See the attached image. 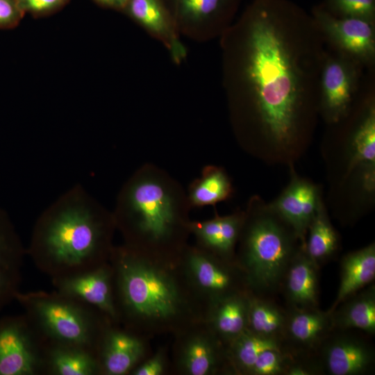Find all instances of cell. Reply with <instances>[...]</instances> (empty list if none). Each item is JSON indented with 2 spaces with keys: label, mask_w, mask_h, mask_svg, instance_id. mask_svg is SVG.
<instances>
[{
  "label": "cell",
  "mask_w": 375,
  "mask_h": 375,
  "mask_svg": "<svg viewBox=\"0 0 375 375\" xmlns=\"http://www.w3.org/2000/svg\"><path fill=\"white\" fill-rule=\"evenodd\" d=\"M222 84L242 140L288 147L319 110L326 43L310 12L290 0H253L219 38Z\"/></svg>",
  "instance_id": "6da1fadb"
},
{
  "label": "cell",
  "mask_w": 375,
  "mask_h": 375,
  "mask_svg": "<svg viewBox=\"0 0 375 375\" xmlns=\"http://www.w3.org/2000/svg\"><path fill=\"white\" fill-rule=\"evenodd\" d=\"M109 262L122 326L149 338L175 335L203 322L206 307L190 285L180 256H151L122 244L114 246Z\"/></svg>",
  "instance_id": "7a4b0ae2"
},
{
  "label": "cell",
  "mask_w": 375,
  "mask_h": 375,
  "mask_svg": "<svg viewBox=\"0 0 375 375\" xmlns=\"http://www.w3.org/2000/svg\"><path fill=\"white\" fill-rule=\"evenodd\" d=\"M116 230L112 211L76 185L38 217L26 254L51 280L69 277L109 261Z\"/></svg>",
  "instance_id": "3957f363"
},
{
  "label": "cell",
  "mask_w": 375,
  "mask_h": 375,
  "mask_svg": "<svg viewBox=\"0 0 375 375\" xmlns=\"http://www.w3.org/2000/svg\"><path fill=\"white\" fill-rule=\"evenodd\" d=\"M191 209L182 185L147 162L123 184L112 212L123 244L146 254L177 258L188 244Z\"/></svg>",
  "instance_id": "277c9868"
},
{
  "label": "cell",
  "mask_w": 375,
  "mask_h": 375,
  "mask_svg": "<svg viewBox=\"0 0 375 375\" xmlns=\"http://www.w3.org/2000/svg\"><path fill=\"white\" fill-rule=\"evenodd\" d=\"M244 213L235 260L252 292L276 297L287 267L301 244L297 245L299 239L290 226L269 209L265 212L259 208L256 201Z\"/></svg>",
  "instance_id": "5b68a950"
},
{
  "label": "cell",
  "mask_w": 375,
  "mask_h": 375,
  "mask_svg": "<svg viewBox=\"0 0 375 375\" xmlns=\"http://www.w3.org/2000/svg\"><path fill=\"white\" fill-rule=\"evenodd\" d=\"M46 344L77 346L97 355L108 317L85 303L56 290L19 292L15 298Z\"/></svg>",
  "instance_id": "8992f818"
},
{
  "label": "cell",
  "mask_w": 375,
  "mask_h": 375,
  "mask_svg": "<svg viewBox=\"0 0 375 375\" xmlns=\"http://www.w3.org/2000/svg\"><path fill=\"white\" fill-rule=\"evenodd\" d=\"M180 261L190 285L206 308L223 297L251 291L236 260L224 259L188 244Z\"/></svg>",
  "instance_id": "52a82bcc"
},
{
  "label": "cell",
  "mask_w": 375,
  "mask_h": 375,
  "mask_svg": "<svg viewBox=\"0 0 375 375\" xmlns=\"http://www.w3.org/2000/svg\"><path fill=\"white\" fill-rule=\"evenodd\" d=\"M327 46V45H326ZM360 63L327 46L319 81V111L330 123L350 113L365 80Z\"/></svg>",
  "instance_id": "ba28073f"
},
{
  "label": "cell",
  "mask_w": 375,
  "mask_h": 375,
  "mask_svg": "<svg viewBox=\"0 0 375 375\" xmlns=\"http://www.w3.org/2000/svg\"><path fill=\"white\" fill-rule=\"evenodd\" d=\"M45 349L24 313L0 317V375H44Z\"/></svg>",
  "instance_id": "9c48e42d"
},
{
  "label": "cell",
  "mask_w": 375,
  "mask_h": 375,
  "mask_svg": "<svg viewBox=\"0 0 375 375\" xmlns=\"http://www.w3.org/2000/svg\"><path fill=\"white\" fill-rule=\"evenodd\" d=\"M176 30L198 42L219 38L233 24L242 0H162Z\"/></svg>",
  "instance_id": "30bf717a"
},
{
  "label": "cell",
  "mask_w": 375,
  "mask_h": 375,
  "mask_svg": "<svg viewBox=\"0 0 375 375\" xmlns=\"http://www.w3.org/2000/svg\"><path fill=\"white\" fill-rule=\"evenodd\" d=\"M372 336L356 329L333 328L315 358L321 375H367L374 372Z\"/></svg>",
  "instance_id": "8fae6325"
},
{
  "label": "cell",
  "mask_w": 375,
  "mask_h": 375,
  "mask_svg": "<svg viewBox=\"0 0 375 375\" xmlns=\"http://www.w3.org/2000/svg\"><path fill=\"white\" fill-rule=\"evenodd\" d=\"M173 365L183 375L233 374L226 347L204 322L174 335Z\"/></svg>",
  "instance_id": "7c38bea8"
},
{
  "label": "cell",
  "mask_w": 375,
  "mask_h": 375,
  "mask_svg": "<svg viewBox=\"0 0 375 375\" xmlns=\"http://www.w3.org/2000/svg\"><path fill=\"white\" fill-rule=\"evenodd\" d=\"M310 14L326 45L360 63L366 69L375 66V21L335 16L319 4Z\"/></svg>",
  "instance_id": "4fadbf2b"
},
{
  "label": "cell",
  "mask_w": 375,
  "mask_h": 375,
  "mask_svg": "<svg viewBox=\"0 0 375 375\" xmlns=\"http://www.w3.org/2000/svg\"><path fill=\"white\" fill-rule=\"evenodd\" d=\"M148 339L119 324H108L97 351L100 375L130 374L150 356Z\"/></svg>",
  "instance_id": "5bb4252c"
},
{
  "label": "cell",
  "mask_w": 375,
  "mask_h": 375,
  "mask_svg": "<svg viewBox=\"0 0 375 375\" xmlns=\"http://www.w3.org/2000/svg\"><path fill=\"white\" fill-rule=\"evenodd\" d=\"M55 290L97 309L119 324L113 291V273L109 261L86 272L52 279Z\"/></svg>",
  "instance_id": "9a60e30c"
},
{
  "label": "cell",
  "mask_w": 375,
  "mask_h": 375,
  "mask_svg": "<svg viewBox=\"0 0 375 375\" xmlns=\"http://www.w3.org/2000/svg\"><path fill=\"white\" fill-rule=\"evenodd\" d=\"M282 340L285 353L292 358L315 356L319 345L333 328L331 313L319 307L288 308Z\"/></svg>",
  "instance_id": "2e32d148"
},
{
  "label": "cell",
  "mask_w": 375,
  "mask_h": 375,
  "mask_svg": "<svg viewBox=\"0 0 375 375\" xmlns=\"http://www.w3.org/2000/svg\"><path fill=\"white\" fill-rule=\"evenodd\" d=\"M375 79L374 71L366 75L362 90V112L351 136V156L348 172L362 166L365 169L364 185L372 190L375 165Z\"/></svg>",
  "instance_id": "e0dca14e"
},
{
  "label": "cell",
  "mask_w": 375,
  "mask_h": 375,
  "mask_svg": "<svg viewBox=\"0 0 375 375\" xmlns=\"http://www.w3.org/2000/svg\"><path fill=\"white\" fill-rule=\"evenodd\" d=\"M124 10L162 44L175 64L181 65L185 60L187 49L162 0H128Z\"/></svg>",
  "instance_id": "ac0fdd59"
},
{
  "label": "cell",
  "mask_w": 375,
  "mask_h": 375,
  "mask_svg": "<svg viewBox=\"0 0 375 375\" xmlns=\"http://www.w3.org/2000/svg\"><path fill=\"white\" fill-rule=\"evenodd\" d=\"M319 267L300 244L283 276L278 294L285 307L311 308L319 307Z\"/></svg>",
  "instance_id": "d6986e66"
},
{
  "label": "cell",
  "mask_w": 375,
  "mask_h": 375,
  "mask_svg": "<svg viewBox=\"0 0 375 375\" xmlns=\"http://www.w3.org/2000/svg\"><path fill=\"white\" fill-rule=\"evenodd\" d=\"M320 202L316 187L294 178L269 209L292 228L304 246L308 227Z\"/></svg>",
  "instance_id": "ffe728a7"
},
{
  "label": "cell",
  "mask_w": 375,
  "mask_h": 375,
  "mask_svg": "<svg viewBox=\"0 0 375 375\" xmlns=\"http://www.w3.org/2000/svg\"><path fill=\"white\" fill-rule=\"evenodd\" d=\"M244 215V211L239 210L224 216L216 214L208 220H191L189 228L195 238V245L219 258L235 260Z\"/></svg>",
  "instance_id": "44dd1931"
},
{
  "label": "cell",
  "mask_w": 375,
  "mask_h": 375,
  "mask_svg": "<svg viewBox=\"0 0 375 375\" xmlns=\"http://www.w3.org/2000/svg\"><path fill=\"white\" fill-rule=\"evenodd\" d=\"M25 254L10 217L0 206V311L15 301L20 292Z\"/></svg>",
  "instance_id": "7402d4cb"
},
{
  "label": "cell",
  "mask_w": 375,
  "mask_h": 375,
  "mask_svg": "<svg viewBox=\"0 0 375 375\" xmlns=\"http://www.w3.org/2000/svg\"><path fill=\"white\" fill-rule=\"evenodd\" d=\"M249 292L231 294L207 306L203 322L226 347L247 328Z\"/></svg>",
  "instance_id": "603a6c76"
},
{
  "label": "cell",
  "mask_w": 375,
  "mask_h": 375,
  "mask_svg": "<svg viewBox=\"0 0 375 375\" xmlns=\"http://www.w3.org/2000/svg\"><path fill=\"white\" fill-rule=\"evenodd\" d=\"M374 243L344 256L340 264V284L336 297L328 311L331 312L347 297L374 283Z\"/></svg>",
  "instance_id": "cb8c5ba5"
},
{
  "label": "cell",
  "mask_w": 375,
  "mask_h": 375,
  "mask_svg": "<svg viewBox=\"0 0 375 375\" xmlns=\"http://www.w3.org/2000/svg\"><path fill=\"white\" fill-rule=\"evenodd\" d=\"M331 313L333 328L356 329L375 335V285L374 283L349 296Z\"/></svg>",
  "instance_id": "d4e9b609"
},
{
  "label": "cell",
  "mask_w": 375,
  "mask_h": 375,
  "mask_svg": "<svg viewBox=\"0 0 375 375\" xmlns=\"http://www.w3.org/2000/svg\"><path fill=\"white\" fill-rule=\"evenodd\" d=\"M44 375H100L97 355L72 345L46 344Z\"/></svg>",
  "instance_id": "484cf974"
},
{
  "label": "cell",
  "mask_w": 375,
  "mask_h": 375,
  "mask_svg": "<svg viewBox=\"0 0 375 375\" xmlns=\"http://www.w3.org/2000/svg\"><path fill=\"white\" fill-rule=\"evenodd\" d=\"M286 320V307L278 304L276 297L249 292L247 329L282 344Z\"/></svg>",
  "instance_id": "4316f807"
},
{
  "label": "cell",
  "mask_w": 375,
  "mask_h": 375,
  "mask_svg": "<svg viewBox=\"0 0 375 375\" xmlns=\"http://www.w3.org/2000/svg\"><path fill=\"white\" fill-rule=\"evenodd\" d=\"M191 208L215 206L227 200L233 193L231 181L221 167L208 165L201 176L194 179L186 191Z\"/></svg>",
  "instance_id": "83f0119b"
},
{
  "label": "cell",
  "mask_w": 375,
  "mask_h": 375,
  "mask_svg": "<svg viewBox=\"0 0 375 375\" xmlns=\"http://www.w3.org/2000/svg\"><path fill=\"white\" fill-rule=\"evenodd\" d=\"M303 248L310 258L320 268L333 259L339 249V237L320 202L308 229Z\"/></svg>",
  "instance_id": "f1b7e54d"
},
{
  "label": "cell",
  "mask_w": 375,
  "mask_h": 375,
  "mask_svg": "<svg viewBox=\"0 0 375 375\" xmlns=\"http://www.w3.org/2000/svg\"><path fill=\"white\" fill-rule=\"evenodd\" d=\"M272 349L283 351L280 342L247 328L226 347L233 374L247 375L258 357Z\"/></svg>",
  "instance_id": "f546056e"
},
{
  "label": "cell",
  "mask_w": 375,
  "mask_h": 375,
  "mask_svg": "<svg viewBox=\"0 0 375 375\" xmlns=\"http://www.w3.org/2000/svg\"><path fill=\"white\" fill-rule=\"evenodd\" d=\"M319 5L337 17L375 21V0H324Z\"/></svg>",
  "instance_id": "4dcf8cb0"
},
{
  "label": "cell",
  "mask_w": 375,
  "mask_h": 375,
  "mask_svg": "<svg viewBox=\"0 0 375 375\" xmlns=\"http://www.w3.org/2000/svg\"><path fill=\"white\" fill-rule=\"evenodd\" d=\"M290 360L282 350L267 349L258 357L247 375H285Z\"/></svg>",
  "instance_id": "1f68e13d"
},
{
  "label": "cell",
  "mask_w": 375,
  "mask_h": 375,
  "mask_svg": "<svg viewBox=\"0 0 375 375\" xmlns=\"http://www.w3.org/2000/svg\"><path fill=\"white\" fill-rule=\"evenodd\" d=\"M169 365L165 349H158L152 356H148L131 372V375H163L167 372Z\"/></svg>",
  "instance_id": "d6a6232c"
},
{
  "label": "cell",
  "mask_w": 375,
  "mask_h": 375,
  "mask_svg": "<svg viewBox=\"0 0 375 375\" xmlns=\"http://www.w3.org/2000/svg\"><path fill=\"white\" fill-rule=\"evenodd\" d=\"M63 0H17V6L20 9L33 12H43L52 9Z\"/></svg>",
  "instance_id": "836d02e7"
},
{
  "label": "cell",
  "mask_w": 375,
  "mask_h": 375,
  "mask_svg": "<svg viewBox=\"0 0 375 375\" xmlns=\"http://www.w3.org/2000/svg\"><path fill=\"white\" fill-rule=\"evenodd\" d=\"M18 9L11 0H0V25L13 22L17 18Z\"/></svg>",
  "instance_id": "e575fe53"
},
{
  "label": "cell",
  "mask_w": 375,
  "mask_h": 375,
  "mask_svg": "<svg viewBox=\"0 0 375 375\" xmlns=\"http://www.w3.org/2000/svg\"><path fill=\"white\" fill-rule=\"evenodd\" d=\"M99 3L103 6L115 8L124 10L126 7L128 0H96Z\"/></svg>",
  "instance_id": "d590c367"
}]
</instances>
